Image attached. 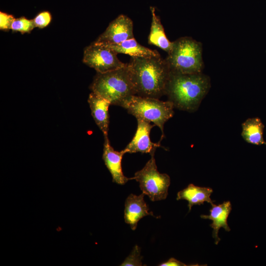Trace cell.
I'll list each match as a JSON object with an SVG mask.
<instances>
[{"label":"cell","mask_w":266,"mask_h":266,"mask_svg":"<svg viewBox=\"0 0 266 266\" xmlns=\"http://www.w3.org/2000/svg\"><path fill=\"white\" fill-rule=\"evenodd\" d=\"M127 65L135 95L159 99L166 95L170 69L161 55L131 57Z\"/></svg>","instance_id":"obj_1"},{"label":"cell","mask_w":266,"mask_h":266,"mask_svg":"<svg viewBox=\"0 0 266 266\" xmlns=\"http://www.w3.org/2000/svg\"><path fill=\"white\" fill-rule=\"evenodd\" d=\"M210 87L209 77L202 73L182 74L170 71L166 95L174 107L196 111Z\"/></svg>","instance_id":"obj_2"},{"label":"cell","mask_w":266,"mask_h":266,"mask_svg":"<svg viewBox=\"0 0 266 266\" xmlns=\"http://www.w3.org/2000/svg\"><path fill=\"white\" fill-rule=\"evenodd\" d=\"M92 92L109 101L111 105L123 107L135 95L127 65L105 73H98L90 87Z\"/></svg>","instance_id":"obj_3"},{"label":"cell","mask_w":266,"mask_h":266,"mask_svg":"<svg viewBox=\"0 0 266 266\" xmlns=\"http://www.w3.org/2000/svg\"><path fill=\"white\" fill-rule=\"evenodd\" d=\"M202 50L201 43L190 37H182L173 41L166 59L170 71L182 74L201 73Z\"/></svg>","instance_id":"obj_4"},{"label":"cell","mask_w":266,"mask_h":266,"mask_svg":"<svg viewBox=\"0 0 266 266\" xmlns=\"http://www.w3.org/2000/svg\"><path fill=\"white\" fill-rule=\"evenodd\" d=\"M123 108L136 119L152 122L158 126L162 132L159 141L161 142L165 137L164 125L173 117L174 106L173 103L168 100L165 101L159 99L133 95L125 103Z\"/></svg>","instance_id":"obj_5"},{"label":"cell","mask_w":266,"mask_h":266,"mask_svg":"<svg viewBox=\"0 0 266 266\" xmlns=\"http://www.w3.org/2000/svg\"><path fill=\"white\" fill-rule=\"evenodd\" d=\"M156 150L151 153V158L144 166L134 174L132 179L139 183L142 193L153 201L165 200L168 195L170 178L166 173H161L158 170L154 157Z\"/></svg>","instance_id":"obj_6"},{"label":"cell","mask_w":266,"mask_h":266,"mask_svg":"<svg viewBox=\"0 0 266 266\" xmlns=\"http://www.w3.org/2000/svg\"><path fill=\"white\" fill-rule=\"evenodd\" d=\"M117 54L107 46L94 42L84 50L83 63L98 73H105L125 66Z\"/></svg>","instance_id":"obj_7"},{"label":"cell","mask_w":266,"mask_h":266,"mask_svg":"<svg viewBox=\"0 0 266 266\" xmlns=\"http://www.w3.org/2000/svg\"><path fill=\"white\" fill-rule=\"evenodd\" d=\"M133 38L132 20L127 16L121 14L110 23L95 42L106 45L117 44Z\"/></svg>","instance_id":"obj_8"},{"label":"cell","mask_w":266,"mask_h":266,"mask_svg":"<svg viewBox=\"0 0 266 266\" xmlns=\"http://www.w3.org/2000/svg\"><path fill=\"white\" fill-rule=\"evenodd\" d=\"M137 129L134 135L122 151L125 154L137 152L150 154L161 146L160 142L153 143L150 138V131L155 125L140 119H137Z\"/></svg>","instance_id":"obj_9"},{"label":"cell","mask_w":266,"mask_h":266,"mask_svg":"<svg viewBox=\"0 0 266 266\" xmlns=\"http://www.w3.org/2000/svg\"><path fill=\"white\" fill-rule=\"evenodd\" d=\"M103 144L102 160L110 172L113 182L120 185L125 184L132 178L126 177L123 172L122 160L124 152L117 151L111 146L108 136H105Z\"/></svg>","instance_id":"obj_10"},{"label":"cell","mask_w":266,"mask_h":266,"mask_svg":"<svg viewBox=\"0 0 266 266\" xmlns=\"http://www.w3.org/2000/svg\"><path fill=\"white\" fill-rule=\"evenodd\" d=\"M144 195L143 193L138 196L131 194L126 200L124 220L132 230L136 229L138 221L143 217L148 215L154 216L152 212L149 211V207L144 200Z\"/></svg>","instance_id":"obj_11"},{"label":"cell","mask_w":266,"mask_h":266,"mask_svg":"<svg viewBox=\"0 0 266 266\" xmlns=\"http://www.w3.org/2000/svg\"><path fill=\"white\" fill-rule=\"evenodd\" d=\"M211 207L209 210V215H201L200 217L204 219H209L212 221L210 226L213 229L212 237L215 239V243L217 245L221 239L218 236L219 230L221 228H224L227 232H230L231 229L229 226L227 220L232 210V204L230 201L223 202L218 205L211 203Z\"/></svg>","instance_id":"obj_12"},{"label":"cell","mask_w":266,"mask_h":266,"mask_svg":"<svg viewBox=\"0 0 266 266\" xmlns=\"http://www.w3.org/2000/svg\"><path fill=\"white\" fill-rule=\"evenodd\" d=\"M91 115L104 137L108 136L109 125L108 112L110 102L106 99L92 92L88 99Z\"/></svg>","instance_id":"obj_13"},{"label":"cell","mask_w":266,"mask_h":266,"mask_svg":"<svg viewBox=\"0 0 266 266\" xmlns=\"http://www.w3.org/2000/svg\"><path fill=\"white\" fill-rule=\"evenodd\" d=\"M213 190L209 187H202L190 184L177 194L176 200H184L188 202L189 211L194 205L203 204L205 202H213L210 198Z\"/></svg>","instance_id":"obj_14"},{"label":"cell","mask_w":266,"mask_h":266,"mask_svg":"<svg viewBox=\"0 0 266 266\" xmlns=\"http://www.w3.org/2000/svg\"><path fill=\"white\" fill-rule=\"evenodd\" d=\"M152 14V22L148 42L149 44L155 45L167 53L171 51L173 42L167 38L160 17L156 14L155 9L150 6Z\"/></svg>","instance_id":"obj_15"},{"label":"cell","mask_w":266,"mask_h":266,"mask_svg":"<svg viewBox=\"0 0 266 266\" xmlns=\"http://www.w3.org/2000/svg\"><path fill=\"white\" fill-rule=\"evenodd\" d=\"M117 54H127L131 57H150L160 55L156 50H151L137 42L134 38L124 41L121 43L104 44Z\"/></svg>","instance_id":"obj_16"},{"label":"cell","mask_w":266,"mask_h":266,"mask_svg":"<svg viewBox=\"0 0 266 266\" xmlns=\"http://www.w3.org/2000/svg\"><path fill=\"white\" fill-rule=\"evenodd\" d=\"M264 127L259 118H248L242 124L241 136L247 143L257 145H266L263 138Z\"/></svg>","instance_id":"obj_17"},{"label":"cell","mask_w":266,"mask_h":266,"mask_svg":"<svg viewBox=\"0 0 266 266\" xmlns=\"http://www.w3.org/2000/svg\"><path fill=\"white\" fill-rule=\"evenodd\" d=\"M35 27L33 20L21 17L14 19L11 25V29L13 31L20 32L23 34L30 33Z\"/></svg>","instance_id":"obj_18"},{"label":"cell","mask_w":266,"mask_h":266,"mask_svg":"<svg viewBox=\"0 0 266 266\" xmlns=\"http://www.w3.org/2000/svg\"><path fill=\"white\" fill-rule=\"evenodd\" d=\"M141 249L137 245H135L133 249L121 265V266H142L141 259L142 257L140 255Z\"/></svg>","instance_id":"obj_19"},{"label":"cell","mask_w":266,"mask_h":266,"mask_svg":"<svg viewBox=\"0 0 266 266\" xmlns=\"http://www.w3.org/2000/svg\"><path fill=\"white\" fill-rule=\"evenodd\" d=\"M52 17L50 13L47 11H42L38 13L33 19L35 27L43 28L50 23Z\"/></svg>","instance_id":"obj_20"},{"label":"cell","mask_w":266,"mask_h":266,"mask_svg":"<svg viewBox=\"0 0 266 266\" xmlns=\"http://www.w3.org/2000/svg\"><path fill=\"white\" fill-rule=\"evenodd\" d=\"M15 18L10 14L0 12V29L8 30L11 29V25Z\"/></svg>","instance_id":"obj_21"},{"label":"cell","mask_w":266,"mask_h":266,"mask_svg":"<svg viewBox=\"0 0 266 266\" xmlns=\"http://www.w3.org/2000/svg\"><path fill=\"white\" fill-rule=\"evenodd\" d=\"M159 266H185V264L177 260L174 258H171L167 261L164 262Z\"/></svg>","instance_id":"obj_22"}]
</instances>
